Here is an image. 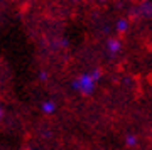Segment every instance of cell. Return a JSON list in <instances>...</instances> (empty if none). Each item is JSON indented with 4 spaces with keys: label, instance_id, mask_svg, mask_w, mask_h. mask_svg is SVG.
I'll use <instances>...</instances> for the list:
<instances>
[{
    "label": "cell",
    "instance_id": "8992f818",
    "mask_svg": "<svg viewBox=\"0 0 152 150\" xmlns=\"http://www.w3.org/2000/svg\"><path fill=\"white\" fill-rule=\"evenodd\" d=\"M125 143L129 145V147H135V145H137V137H135V135H127Z\"/></svg>",
    "mask_w": 152,
    "mask_h": 150
},
{
    "label": "cell",
    "instance_id": "3957f363",
    "mask_svg": "<svg viewBox=\"0 0 152 150\" xmlns=\"http://www.w3.org/2000/svg\"><path fill=\"white\" fill-rule=\"evenodd\" d=\"M139 14L144 17H152V2L151 0H142L139 5Z\"/></svg>",
    "mask_w": 152,
    "mask_h": 150
},
{
    "label": "cell",
    "instance_id": "5b68a950",
    "mask_svg": "<svg viewBox=\"0 0 152 150\" xmlns=\"http://www.w3.org/2000/svg\"><path fill=\"white\" fill-rule=\"evenodd\" d=\"M129 25H130V22L127 17H120L118 20L115 22V29H117V32H125V31H129Z\"/></svg>",
    "mask_w": 152,
    "mask_h": 150
},
{
    "label": "cell",
    "instance_id": "52a82bcc",
    "mask_svg": "<svg viewBox=\"0 0 152 150\" xmlns=\"http://www.w3.org/2000/svg\"><path fill=\"white\" fill-rule=\"evenodd\" d=\"M39 78H41V79H46V78H48V74H46V73H41V76H39Z\"/></svg>",
    "mask_w": 152,
    "mask_h": 150
},
{
    "label": "cell",
    "instance_id": "277c9868",
    "mask_svg": "<svg viewBox=\"0 0 152 150\" xmlns=\"http://www.w3.org/2000/svg\"><path fill=\"white\" fill-rule=\"evenodd\" d=\"M41 110H42L46 115H51V113L56 111V103L53 101V100H44V101L41 103Z\"/></svg>",
    "mask_w": 152,
    "mask_h": 150
},
{
    "label": "cell",
    "instance_id": "ba28073f",
    "mask_svg": "<svg viewBox=\"0 0 152 150\" xmlns=\"http://www.w3.org/2000/svg\"><path fill=\"white\" fill-rule=\"evenodd\" d=\"M2 117H4V110H2V106H0V120H2Z\"/></svg>",
    "mask_w": 152,
    "mask_h": 150
},
{
    "label": "cell",
    "instance_id": "7a4b0ae2",
    "mask_svg": "<svg viewBox=\"0 0 152 150\" xmlns=\"http://www.w3.org/2000/svg\"><path fill=\"white\" fill-rule=\"evenodd\" d=\"M120 49H122V41L117 37H110L107 41V51H108L112 56H115L117 52H120Z\"/></svg>",
    "mask_w": 152,
    "mask_h": 150
},
{
    "label": "cell",
    "instance_id": "6da1fadb",
    "mask_svg": "<svg viewBox=\"0 0 152 150\" xmlns=\"http://www.w3.org/2000/svg\"><path fill=\"white\" fill-rule=\"evenodd\" d=\"M100 79H102V69L96 68V69L81 73L78 78H75L73 83H71V88L75 91H78L80 95H83V96H90V95H93Z\"/></svg>",
    "mask_w": 152,
    "mask_h": 150
}]
</instances>
